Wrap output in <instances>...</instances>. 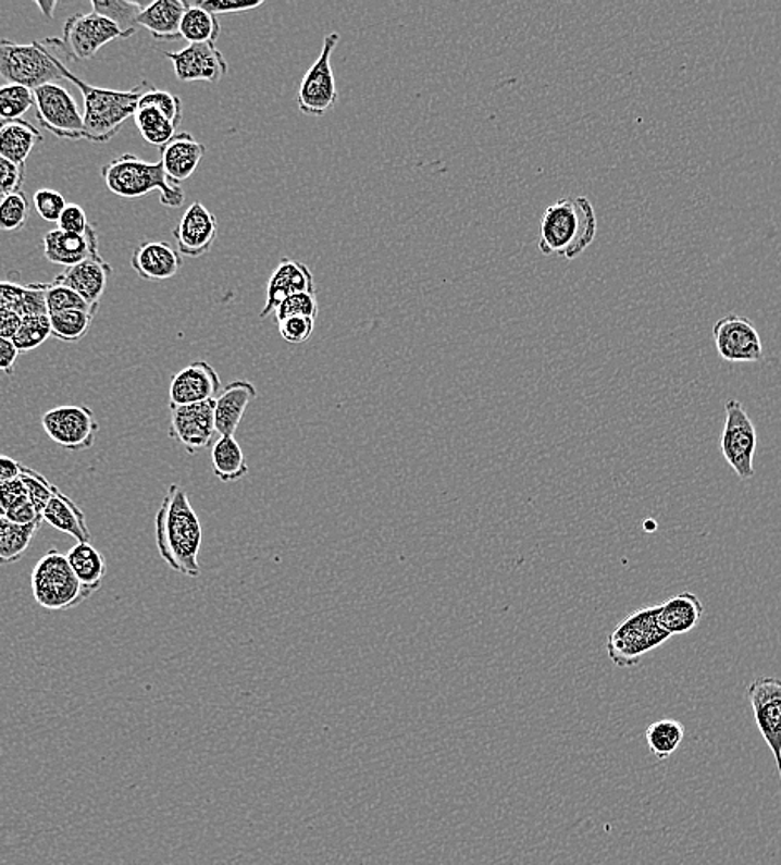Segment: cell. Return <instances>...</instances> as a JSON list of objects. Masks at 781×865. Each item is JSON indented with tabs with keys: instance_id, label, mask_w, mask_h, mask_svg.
Wrapping results in <instances>:
<instances>
[{
	"instance_id": "obj_1",
	"label": "cell",
	"mask_w": 781,
	"mask_h": 865,
	"mask_svg": "<svg viewBox=\"0 0 781 865\" xmlns=\"http://www.w3.org/2000/svg\"><path fill=\"white\" fill-rule=\"evenodd\" d=\"M157 547L163 561L173 571L188 578L201 574L198 565L200 555L201 523L187 492L179 484H172L163 498L156 518Z\"/></svg>"
},
{
	"instance_id": "obj_2",
	"label": "cell",
	"mask_w": 781,
	"mask_h": 865,
	"mask_svg": "<svg viewBox=\"0 0 781 865\" xmlns=\"http://www.w3.org/2000/svg\"><path fill=\"white\" fill-rule=\"evenodd\" d=\"M597 237V215L587 197H566L547 207L538 230V250L546 257L574 260Z\"/></svg>"
},
{
	"instance_id": "obj_3",
	"label": "cell",
	"mask_w": 781,
	"mask_h": 865,
	"mask_svg": "<svg viewBox=\"0 0 781 865\" xmlns=\"http://www.w3.org/2000/svg\"><path fill=\"white\" fill-rule=\"evenodd\" d=\"M60 72L65 81L80 90L84 97V128L85 140L106 144L119 134L120 127L134 118L138 109V102L145 92L152 89L150 82L141 81L137 87L131 90H112L94 87L82 81L80 77L69 71L64 62L57 57Z\"/></svg>"
},
{
	"instance_id": "obj_4",
	"label": "cell",
	"mask_w": 781,
	"mask_h": 865,
	"mask_svg": "<svg viewBox=\"0 0 781 865\" xmlns=\"http://www.w3.org/2000/svg\"><path fill=\"white\" fill-rule=\"evenodd\" d=\"M102 178L107 188L120 198L135 200L159 191L160 201L170 209H178L185 203L184 190L169 181L162 163L145 162L134 153L110 160L103 165Z\"/></svg>"
},
{
	"instance_id": "obj_5",
	"label": "cell",
	"mask_w": 781,
	"mask_h": 865,
	"mask_svg": "<svg viewBox=\"0 0 781 865\" xmlns=\"http://www.w3.org/2000/svg\"><path fill=\"white\" fill-rule=\"evenodd\" d=\"M33 594L40 608L47 611H69L77 608L96 591L84 586L69 565L67 556L50 549L34 566L30 574Z\"/></svg>"
},
{
	"instance_id": "obj_6",
	"label": "cell",
	"mask_w": 781,
	"mask_h": 865,
	"mask_svg": "<svg viewBox=\"0 0 781 865\" xmlns=\"http://www.w3.org/2000/svg\"><path fill=\"white\" fill-rule=\"evenodd\" d=\"M660 606H648L627 616L607 640V656L617 668H634L645 654L666 643L670 634L658 619Z\"/></svg>"
},
{
	"instance_id": "obj_7",
	"label": "cell",
	"mask_w": 781,
	"mask_h": 865,
	"mask_svg": "<svg viewBox=\"0 0 781 865\" xmlns=\"http://www.w3.org/2000/svg\"><path fill=\"white\" fill-rule=\"evenodd\" d=\"M0 78L30 90L65 81L55 53L44 42L15 44L9 39H0Z\"/></svg>"
},
{
	"instance_id": "obj_8",
	"label": "cell",
	"mask_w": 781,
	"mask_h": 865,
	"mask_svg": "<svg viewBox=\"0 0 781 865\" xmlns=\"http://www.w3.org/2000/svg\"><path fill=\"white\" fill-rule=\"evenodd\" d=\"M119 39H127V36L113 22L96 12H88L69 17L60 39L42 42L49 49L62 50L72 61L80 62L94 59L103 46Z\"/></svg>"
},
{
	"instance_id": "obj_9",
	"label": "cell",
	"mask_w": 781,
	"mask_h": 865,
	"mask_svg": "<svg viewBox=\"0 0 781 865\" xmlns=\"http://www.w3.org/2000/svg\"><path fill=\"white\" fill-rule=\"evenodd\" d=\"M338 44V33L327 34L324 37L320 57L308 69L303 81L299 84L296 103L299 110L310 118H323L338 103V89L332 67V55Z\"/></svg>"
},
{
	"instance_id": "obj_10",
	"label": "cell",
	"mask_w": 781,
	"mask_h": 865,
	"mask_svg": "<svg viewBox=\"0 0 781 865\" xmlns=\"http://www.w3.org/2000/svg\"><path fill=\"white\" fill-rule=\"evenodd\" d=\"M757 428L746 413L739 399L730 398L726 403V424H723L720 448L729 467L742 481L754 477V458L757 453Z\"/></svg>"
},
{
	"instance_id": "obj_11",
	"label": "cell",
	"mask_w": 781,
	"mask_h": 865,
	"mask_svg": "<svg viewBox=\"0 0 781 865\" xmlns=\"http://www.w3.org/2000/svg\"><path fill=\"white\" fill-rule=\"evenodd\" d=\"M36 118L44 128L64 140H85L84 113L74 97L60 84L34 90Z\"/></svg>"
},
{
	"instance_id": "obj_12",
	"label": "cell",
	"mask_w": 781,
	"mask_h": 865,
	"mask_svg": "<svg viewBox=\"0 0 781 865\" xmlns=\"http://www.w3.org/2000/svg\"><path fill=\"white\" fill-rule=\"evenodd\" d=\"M40 423L53 443L72 453L92 448L99 433L94 411L84 405L53 408L44 415Z\"/></svg>"
},
{
	"instance_id": "obj_13",
	"label": "cell",
	"mask_w": 781,
	"mask_h": 865,
	"mask_svg": "<svg viewBox=\"0 0 781 865\" xmlns=\"http://www.w3.org/2000/svg\"><path fill=\"white\" fill-rule=\"evenodd\" d=\"M718 355L729 363H757L764 360V342L754 323L746 317L729 313L714 326Z\"/></svg>"
},
{
	"instance_id": "obj_14",
	"label": "cell",
	"mask_w": 781,
	"mask_h": 865,
	"mask_svg": "<svg viewBox=\"0 0 781 865\" xmlns=\"http://www.w3.org/2000/svg\"><path fill=\"white\" fill-rule=\"evenodd\" d=\"M746 694L754 710L755 725L773 753L781 782V679L757 678L748 685Z\"/></svg>"
},
{
	"instance_id": "obj_15",
	"label": "cell",
	"mask_w": 781,
	"mask_h": 865,
	"mask_svg": "<svg viewBox=\"0 0 781 865\" xmlns=\"http://www.w3.org/2000/svg\"><path fill=\"white\" fill-rule=\"evenodd\" d=\"M170 438L184 446L188 455H197L200 449L212 445L216 433L215 399L170 408Z\"/></svg>"
},
{
	"instance_id": "obj_16",
	"label": "cell",
	"mask_w": 781,
	"mask_h": 865,
	"mask_svg": "<svg viewBox=\"0 0 781 865\" xmlns=\"http://www.w3.org/2000/svg\"><path fill=\"white\" fill-rule=\"evenodd\" d=\"M165 57L182 82L219 84L228 74V62L215 44H190L176 52H165Z\"/></svg>"
},
{
	"instance_id": "obj_17",
	"label": "cell",
	"mask_w": 781,
	"mask_h": 865,
	"mask_svg": "<svg viewBox=\"0 0 781 865\" xmlns=\"http://www.w3.org/2000/svg\"><path fill=\"white\" fill-rule=\"evenodd\" d=\"M222 392V380L212 364L194 361L173 374L170 382V408L188 407L215 399Z\"/></svg>"
},
{
	"instance_id": "obj_18",
	"label": "cell",
	"mask_w": 781,
	"mask_h": 865,
	"mask_svg": "<svg viewBox=\"0 0 781 865\" xmlns=\"http://www.w3.org/2000/svg\"><path fill=\"white\" fill-rule=\"evenodd\" d=\"M219 234V220L203 203L195 201L173 228L178 254L198 258L213 247Z\"/></svg>"
},
{
	"instance_id": "obj_19",
	"label": "cell",
	"mask_w": 781,
	"mask_h": 865,
	"mask_svg": "<svg viewBox=\"0 0 781 865\" xmlns=\"http://www.w3.org/2000/svg\"><path fill=\"white\" fill-rule=\"evenodd\" d=\"M298 294H317L313 273L305 263L292 258H283L266 285V304L261 310L260 319H266L286 298Z\"/></svg>"
},
{
	"instance_id": "obj_20",
	"label": "cell",
	"mask_w": 781,
	"mask_h": 865,
	"mask_svg": "<svg viewBox=\"0 0 781 865\" xmlns=\"http://www.w3.org/2000/svg\"><path fill=\"white\" fill-rule=\"evenodd\" d=\"M44 255L53 265H78L88 258L99 255L96 226L90 223L85 234H67L62 230H52L44 237Z\"/></svg>"
},
{
	"instance_id": "obj_21",
	"label": "cell",
	"mask_w": 781,
	"mask_h": 865,
	"mask_svg": "<svg viewBox=\"0 0 781 865\" xmlns=\"http://www.w3.org/2000/svg\"><path fill=\"white\" fill-rule=\"evenodd\" d=\"M110 275H112V267L100 255H97L78 265L69 267L60 275H57L53 282L57 285L67 286L87 304L99 305L100 298L106 294Z\"/></svg>"
},
{
	"instance_id": "obj_22",
	"label": "cell",
	"mask_w": 781,
	"mask_h": 865,
	"mask_svg": "<svg viewBox=\"0 0 781 865\" xmlns=\"http://www.w3.org/2000/svg\"><path fill=\"white\" fill-rule=\"evenodd\" d=\"M132 269L148 282H163L179 272L182 255L166 242H141L132 254Z\"/></svg>"
},
{
	"instance_id": "obj_23",
	"label": "cell",
	"mask_w": 781,
	"mask_h": 865,
	"mask_svg": "<svg viewBox=\"0 0 781 865\" xmlns=\"http://www.w3.org/2000/svg\"><path fill=\"white\" fill-rule=\"evenodd\" d=\"M207 153V147L195 140L190 132L176 134L160 149V163L172 184H184L194 175Z\"/></svg>"
},
{
	"instance_id": "obj_24",
	"label": "cell",
	"mask_w": 781,
	"mask_h": 865,
	"mask_svg": "<svg viewBox=\"0 0 781 865\" xmlns=\"http://www.w3.org/2000/svg\"><path fill=\"white\" fill-rule=\"evenodd\" d=\"M253 383L238 380L230 383L215 398V428L220 436H235L248 405L257 398Z\"/></svg>"
},
{
	"instance_id": "obj_25",
	"label": "cell",
	"mask_w": 781,
	"mask_h": 865,
	"mask_svg": "<svg viewBox=\"0 0 781 865\" xmlns=\"http://www.w3.org/2000/svg\"><path fill=\"white\" fill-rule=\"evenodd\" d=\"M658 606H660L658 619L670 637L686 634L697 628L698 622L704 618V604L692 593L675 594Z\"/></svg>"
},
{
	"instance_id": "obj_26",
	"label": "cell",
	"mask_w": 781,
	"mask_h": 865,
	"mask_svg": "<svg viewBox=\"0 0 781 865\" xmlns=\"http://www.w3.org/2000/svg\"><path fill=\"white\" fill-rule=\"evenodd\" d=\"M187 5L179 0H157L153 4L144 8L138 15L137 24L147 28L153 39L176 40L179 37V25L184 18Z\"/></svg>"
},
{
	"instance_id": "obj_27",
	"label": "cell",
	"mask_w": 781,
	"mask_h": 865,
	"mask_svg": "<svg viewBox=\"0 0 781 865\" xmlns=\"http://www.w3.org/2000/svg\"><path fill=\"white\" fill-rule=\"evenodd\" d=\"M42 516L44 521H47L50 527L55 528L60 533L75 537L77 543H90V540H92V534H90L87 521H85L84 511L69 496L60 493L59 487L53 493L49 505L44 509Z\"/></svg>"
},
{
	"instance_id": "obj_28",
	"label": "cell",
	"mask_w": 781,
	"mask_h": 865,
	"mask_svg": "<svg viewBox=\"0 0 781 865\" xmlns=\"http://www.w3.org/2000/svg\"><path fill=\"white\" fill-rule=\"evenodd\" d=\"M44 140V135L27 121L0 122V156L24 166L34 147Z\"/></svg>"
},
{
	"instance_id": "obj_29",
	"label": "cell",
	"mask_w": 781,
	"mask_h": 865,
	"mask_svg": "<svg viewBox=\"0 0 781 865\" xmlns=\"http://www.w3.org/2000/svg\"><path fill=\"white\" fill-rule=\"evenodd\" d=\"M213 473L223 483H233L248 474L247 458L235 436H220L212 448Z\"/></svg>"
},
{
	"instance_id": "obj_30",
	"label": "cell",
	"mask_w": 781,
	"mask_h": 865,
	"mask_svg": "<svg viewBox=\"0 0 781 865\" xmlns=\"http://www.w3.org/2000/svg\"><path fill=\"white\" fill-rule=\"evenodd\" d=\"M65 556L80 583L90 590L99 591L107 571L102 553L90 543H77Z\"/></svg>"
},
{
	"instance_id": "obj_31",
	"label": "cell",
	"mask_w": 781,
	"mask_h": 865,
	"mask_svg": "<svg viewBox=\"0 0 781 865\" xmlns=\"http://www.w3.org/2000/svg\"><path fill=\"white\" fill-rule=\"evenodd\" d=\"M187 11H185L182 25H179V37L190 44H215L219 39L222 28H220L219 18L197 5L185 2Z\"/></svg>"
},
{
	"instance_id": "obj_32",
	"label": "cell",
	"mask_w": 781,
	"mask_h": 865,
	"mask_svg": "<svg viewBox=\"0 0 781 865\" xmlns=\"http://www.w3.org/2000/svg\"><path fill=\"white\" fill-rule=\"evenodd\" d=\"M685 738V726L675 719L655 720L645 731L648 749L655 759L666 761L677 753Z\"/></svg>"
},
{
	"instance_id": "obj_33",
	"label": "cell",
	"mask_w": 781,
	"mask_h": 865,
	"mask_svg": "<svg viewBox=\"0 0 781 865\" xmlns=\"http://www.w3.org/2000/svg\"><path fill=\"white\" fill-rule=\"evenodd\" d=\"M40 524L21 527L8 518H0V566L17 563L27 553Z\"/></svg>"
},
{
	"instance_id": "obj_34",
	"label": "cell",
	"mask_w": 781,
	"mask_h": 865,
	"mask_svg": "<svg viewBox=\"0 0 781 865\" xmlns=\"http://www.w3.org/2000/svg\"><path fill=\"white\" fill-rule=\"evenodd\" d=\"M134 122L144 140L159 149L176 135V125L153 107H138Z\"/></svg>"
},
{
	"instance_id": "obj_35",
	"label": "cell",
	"mask_w": 781,
	"mask_h": 865,
	"mask_svg": "<svg viewBox=\"0 0 781 865\" xmlns=\"http://www.w3.org/2000/svg\"><path fill=\"white\" fill-rule=\"evenodd\" d=\"M97 310H65L49 314L53 338L75 343L85 338L92 326Z\"/></svg>"
},
{
	"instance_id": "obj_36",
	"label": "cell",
	"mask_w": 781,
	"mask_h": 865,
	"mask_svg": "<svg viewBox=\"0 0 781 865\" xmlns=\"http://www.w3.org/2000/svg\"><path fill=\"white\" fill-rule=\"evenodd\" d=\"M92 9L96 14L113 22L131 39L137 34V18L144 5L127 0H92Z\"/></svg>"
},
{
	"instance_id": "obj_37",
	"label": "cell",
	"mask_w": 781,
	"mask_h": 865,
	"mask_svg": "<svg viewBox=\"0 0 781 865\" xmlns=\"http://www.w3.org/2000/svg\"><path fill=\"white\" fill-rule=\"evenodd\" d=\"M50 336H52L50 317L49 314H40V317H27V319H22L21 329L15 333L12 342H14L18 354H24V351L36 350V348L44 345Z\"/></svg>"
},
{
	"instance_id": "obj_38",
	"label": "cell",
	"mask_w": 781,
	"mask_h": 865,
	"mask_svg": "<svg viewBox=\"0 0 781 865\" xmlns=\"http://www.w3.org/2000/svg\"><path fill=\"white\" fill-rule=\"evenodd\" d=\"M34 107V90L22 85L0 87V122L18 121Z\"/></svg>"
},
{
	"instance_id": "obj_39",
	"label": "cell",
	"mask_w": 781,
	"mask_h": 865,
	"mask_svg": "<svg viewBox=\"0 0 781 865\" xmlns=\"http://www.w3.org/2000/svg\"><path fill=\"white\" fill-rule=\"evenodd\" d=\"M30 215V203L24 191H15L8 197L0 198V230L2 232H18L24 228Z\"/></svg>"
},
{
	"instance_id": "obj_40",
	"label": "cell",
	"mask_w": 781,
	"mask_h": 865,
	"mask_svg": "<svg viewBox=\"0 0 781 865\" xmlns=\"http://www.w3.org/2000/svg\"><path fill=\"white\" fill-rule=\"evenodd\" d=\"M42 286L46 291L49 314L65 310H99V305L87 304L67 286L57 285L55 282L42 283Z\"/></svg>"
},
{
	"instance_id": "obj_41",
	"label": "cell",
	"mask_w": 781,
	"mask_h": 865,
	"mask_svg": "<svg viewBox=\"0 0 781 865\" xmlns=\"http://www.w3.org/2000/svg\"><path fill=\"white\" fill-rule=\"evenodd\" d=\"M21 480L24 481L28 499L36 506L37 511L44 515V509H46V506L49 505L50 499H52L57 486H53L46 477L37 473L33 468L24 467V465H22Z\"/></svg>"
},
{
	"instance_id": "obj_42",
	"label": "cell",
	"mask_w": 781,
	"mask_h": 865,
	"mask_svg": "<svg viewBox=\"0 0 781 865\" xmlns=\"http://www.w3.org/2000/svg\"><path fill=\"white\" fill-rule=\"evenodd\" d=\"M138 107H153V109L160 110L176 127L184 121L182 100L165 90H157L156 87L144 94Z\"/></svg>"
},
{
	"instance_id": "obj_43",
	"label": "cell",
	"mask_w": 781,
	"mask_h": 865,
	"mask_svg": "<svg viewBox=\"0 0 781 865\" xmlns=\"http://www.w3.org/2000/svg\"><path fill=\"white\" fill-rule=\"evenodd\" d=\"M318 298L317 294H298L293 297L286 298L282 305L275 310L276 323L283 320L292 319V317H310L317 320L318 317Z\"/></svg>"
},
{
	"instance_id": "obj_44",
	"label": "cell",
	"mask_w": 781,
	"mask_h": 865,
	"mask_svg": "<svg viewBox=\"0 0 781 865\" xmlns=\"http://www.w3.org/2000/svg\"><path fill=\"white\" fill-rule=\"evenodd\" d=\"M34 207H36L40 219L53 223L59 222L60 215L64 213L67 200H65L64 195L52 190V188H42V190H37L36 195H34Z\"/></svg>"
},
{
	"instance_id": "obj_45",
	"label": "cell",
	"mask_w": 781,
	"mask_h": 865,
	"mask_svg": "<svg viewBox=\"0 0 781 865\" xmlns=\"http://www.w3.org/2000/svg\"><path fill=\"white\" fill-rule=\"evenodd\" d=\"M280 335L289 345H301L308 342L314 332V319L310 317H292L278 323Z\"/></svg>"
},
{
	"instance_id": "obj_46",
	"label": "cell",
	"mask_w": 781,
	"mask_h": 865,
	"mask_svg": "<svg viewBox=\"0 0 781 865\" xmlns=\"http://www.w3.org/2000/svg\"><path fill=\"white\" fill-rule=\"evenodd\" d=\"M24 185V166L15 165L0 156V198L21 191Z\"/></svg>"
},
{
	"instance_id": "obj_47",
	"label": "cell",
	"mask_w": 781,
	"mask_h": 865,
	"mask_svg": "<svg viewBox=\"0 0 781 865\" xmlns=\"http://www.w3.org/2000/svg\"><path fill=\"white\" fill-rule=\"evenodd\" d=\"M190 4L210 12L212 15L216 14H239V12L255 11V9L263 5V0L245 4V2H225V0H194Z\"/></svg>"
},
{
	"instance_id": "obj_48",
	"label": "cell",
	"mask_w": 781,
	"mask_h": 865,
	"mask_svg": "<svg viewBox=\"0 0 781 865\" xmlns=\"http://www.w3.org/2000/svg\"><path fill=\"white\" fill-rule=\"evenodd\" d=\"M59 230L67 232V234H85L87 232L88 223L87 213L77 203H67L64 213L59 219Z\"/></svg>"
},
{
	"instance_id": "obj_49",
	"label": "cell",
	"mask_w": 781,
	"mask_h": 865,
	"mask_svg": "<svg viewBox=\"0 0 781 865\" xmlns=\"http://www.w3.org/2000/svg\"><path fill=\"white\" fill-rule=\"evenodd\" d=\"M24 498H27V490H25L24 481L21 478L8 481V483H0V518H4L9 509L14 508Z\"/></svg>"
},
{
	"instance_id": "obj_50",
	"label": "cell",
	"mask_w": 781,
	"mask_h": 865,
	"mask_svg": "<svg viewBox=\"0 0 781 865\" xmlns=\"http://www.w3.org/2000/svg\"><path fill=\"white\" fill-rule=\"evenodd\" d=\"M12 523L21 524V527H33V524H42L44 518L36 506L30 503V499L24 498L18 502L14 508L9 509L8 515L4 516Z\"/></svg>"
},
{
	"instance_id": "obj_51",
	"label": "cell",
	"mask_w": 781,
	"mask_h": 865,
	"mask_svg": "<svg viewBox=\"0 0 781 865\" xmlns=\"http://www.w3.org/2000/svg\"><path fill=\"white\" fill-rule=\"evenodd\" d=\"M27 292V285H18L14 282H0V308H11L15 310L21 304Z\"/></svg>"
},
{
	"instance_id": "obj_52",
	"label": "cell",
	"mask_w": 781,
	"mask_h": 865,
	"mask_svg": "<svg viewBox=\"0 0 781 865\" xmlns=\"http://www.w3.org/2000/svg\"><path fill=\"white\" fill-rule=\"evenodd\" d=\"M22 317L11 308H0V338L12 339L21 329Z\"/></svg>"
},
{
	"instance_id": "obj_53",
	"label": "cell",
	"mask_w": 781,
	"mask_h": 865,
	"mask_svg": "<svg viewBox=\"0 0 781 865\" xmlns=\"http://www.w3.org/2000/svg\"><path fill=\"white\" fill-rule=\"evenodd\" d=\"M18 358V350L12 339L0 338V371L5 374L14 373L15 361Z\"/></svg>"
},
{
	"instance_id": "obj_54",
	"label": "cell",
	"mask_w": 781,
	"mask_h": 865,
	"mask_svg": "<svg viewBox=\"0 0 781 865\" xmlns=\"http://www.w3.org/2000/svg\"><path fill=\"white\" fill-rule=\"evenodd\" d=\"M21 470L22 465L15 461L14 458L0 455V483L17 480V478H21Z\"/></svg>"
},
{
	"instance_id": "obj_55",
	"label": "cell",
	"mask_w": 781,
	"mask_h": 865,
	"mask_svg": "<svg viewBox=\"0 0 781 865\" xmlns=\"http://www.w3.org/2000/svg\"><path fill=\"white\" fill-rule=\"evenodd\" d=\"M37 8H39L40 11L47 15V17L52 18L53 11H55L57 8V2L55 0H50V2L42 0V2H37Z\"/></svg>"
}]
</instances>
